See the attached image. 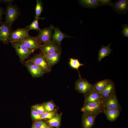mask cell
Returning a JSON list of instances; mask_svg holds the SVG:
<instances>
[{"instance_id": "obj_1", "label": "cell", "mask_w": 128, "mask_h": 128, "mask_svg": "<svg viewBox=\"0 0 128 128\" xmlns=\"http://www.w3.org/2000/svg\"><path fill=\"white\" fill-rule=\"evenodd\" d=\"M105 108L103 101L100 100L84 105L81 110L84 114L98 115L104 113Z\"/></svg>"}, {"instance_id": "obj_2", "label": "cell", "mask_w": 128, "mask_h": 128, "mask_svg": "<svg viewBox=\"0 0 128 128\" xmlns=\"http://www.w3.org/2000/svg\"><path fill=\"white\" fill-rule=\"evenodd\" d=\"M26 61L32 62L36 64L44 73H49L52 70L44 55L41 52L35 55Z\"/></svg>"}, {"instance_id": "obj_3", "label": "cell", "mask_w": 128, "mask_h": 128, "mask_svg": "<svg viewBox=\"0 0 128 128\" xmlns=\"http://www.w3.org/2000/svg\"><path fill=\"white\" fill-rule=\"evenodd\" d=\"M5 22L11 26L20 15V11L16 5L7 4L4 12Z\"/></svg>"}, {"instance_id": "obj_4", "label": "cell", "mask_w": 128, "mask_h": 128, "mask_svg": "<svg viewBox=\"0 0 128 128\" xmlns=\"http://www.w3.org/2000/svg\"><path fill=\"white\" fill-rule=\"evenodd\" d=\"M11 43L15 49L16 53L18 56L20 62L22 63L28 58L30 55L34 52L29 50L24 45L20 42H16Z\"/></svg>"}, {"instance_id": "obj_5", "label": "cell", "mask_w": 128, "mask_h": 128, "mask_svg": "<svg viewBox=\"0 0 128 128\" xmlns=\"http://www.w3.org/2000/svg\"><path fill=\"white\" fill-rule=\"evenodd\" d=\"M17 42L22 43L29 50L34 52L37 49H40L42 45L38 41L36 36L32 37L29 34Z\"/></svg>"}, {"instance_id": "obj_6", "label": "cell", "mask_w": 128, "mask_h": 128, "mask_svg": "<svg viewBox=\"0 0 128 128\" xmlns=\"http://www.w3.org/2000/svg\"><path fill=\"white\" fill-rule=\"evenodd\" d=\"M54 27L51 25L48 27L40 29L36 37L41 44H44L52 41L53 31Z\"/></svg>"}, {"instance_id": "obj_7", "label": "cell", "mask_w": 128, "mask_h": 128, "mask_svg": "<svg viewBox=\"0 0 128 128\" xmlns=\"http://www.w3.org/2000/svg\"><path fill=\"white\" fill-rule=\"evenodd\" d=\"M93 87V85L84 78H79L75 83V89L79 93L85 95L92 90Z\"/></svg>"}, {"instance_id": "obj_8", "label": "cell", "mask_w": 128, "mask_h": 128, "mask_svg": "<svg viewBox=\"0 0 128 128\" xmlns=\"http://www.w3.org/2000/svg\"><path fill=\"white\" fill-rule=\"evenodd\" d=\"M40 50L44 55H48L61 51L62 48L60 45L51 41L42 45Z\"/></svg>"}, {"instance_id": "obj_9", "label": "cell", "mask_w": 128, "mask_h": 128, "mask_svg": "<svg viewBox=\"0 0 128 128\" xmlns=\"http://www.w3.org/2000/svg\"><path fill=\"white\" fill-rule=\"evenodd\" d=\"M12 31L11 26L5 22H2L0 25V40L5 45L8 44L9 38Z\"/></svg>"}, {"instance_id": "obj_10", "label": "cell", "mask_w": 128, "mask_h": 128, "mask_svg": "<svg viewBox=\"0 0 128 128\" xmlns=\"http://www.w3.org/2000/svg\"><path fill=\"white\" fill-rule=\"evenodd\" d=\"M29 31L26 27L12 31L9 37V42H17L23 39L29 34Z\"/></svg>"}, {"instance_id": "obj_11", "label": "cell", "mask_w": 128, "mask_h": 128, "mask_svg": "<svg viewBox=\"0 0 128 128\" xmlns=\"http://www.w3.org/2000/svg\"><path fill=\"white\" fill-rule=\"evenodd\" d=\"M105 108L121 111V107L115 94L105 98L103 101Z\"/></svg>"}, {"instance_id": "obj_12", "label": "cell", "mask_w": 128, "mask_h": 128, "mask_svg": "<svg viewBox=\"0 0 128 128\" xmlns=\"http://www.w3.org/2000/svg\"><path fill=\"white\" fill-rule=\"evenodd\" d=\"M22 63L26 67L33 77H40L43 75L44 73L41 69L34 63L26 61Z\"/></svg>"}, {"instance_id": "obj_13", "label": "cell", "mask_w": 128, "mask_h": 128, "mask_svg": "<svg viewBox=\"0 0 128 128\" xmlns=\"http://www.w3.org/2000/svg\"><path fill=\"white\" fill-rule=\"evenodd\" d=\"M114 11L120 15L127 13L128 0H119L116 1L112 6Z\"/></svg>"}, {"instance_id": "obj_14", "label": "cell", "mask_w": 128, "mask_h": 128, "mask_svg": "<svg viewBox=\"0 0 128 128\" xmlns=\"http://www.w3.org/2000/svg\"><path fill=\"white\" fill-rule=\"evenodd\" d=\"M100 94L102 101L105 98L116 94L115 84L111 80L109 79L105 88Z\"/></svg>"}, {"instance_id": "obj_15", "label": "cell", "mask_w": 128, "mask_h": 128, "mask_svg": "<svg viewBox=\"0 0 128 128\" xmlns=\"http://www.w3.org/2000/svg\"><path fill=\"white\" fill-rule=\"evenodd\" d=\"M97 115L83 113L82 121V128H92L94 124L95 119Z\"/></svg>"}, {"instance_id": "obj_16", "label": "cell", "mask_w": 128, "mask_h": 128, "mask_svg": "<svg viewBox=\"0 0 128 128\" xmlns=\"http://www.w3.org/2000/svg\"><path fill=\"white\" fill-rule=\"evenodd\" d=\"M85 95L84 105L101 100L100 94L92 90Z\"/></svg>"}, {"instance_id": "obj_17", "label": "cell", "mask_w": 128, "mask_h": 128, "mask_svg": "<svg viewBox=\"0 0 128 128\" xmlns=\"http://www.w3.org/2000/svg\"><path fill=\"white\" fill-rule=\"evenodd\" d=\"M54 32L52 37V41L60 45L61 42L64 38L67 37L72 38L61 31L57 27H54Z\"/></svg>"}, {"instance_id": "obj_18", "label": "cell", "mask_w": 128, "mask_h": 128, "mask_svg": "<svg viewBox=\"0 0 128 128\" xmlns=\"http://www.w3.org/2000/svg\"><path fill=\"white\" fill-rule=\"evenodd\" d=\"M61 53V51H59L50 55H44L51 68L59 62L60 59Z\"/></svg>"}, {"instance_id": "obj_19", "label": "cell", "mask_w": 128, "mask_h": 128, "mask_svg": "<svg viewBox=\"0 0 128 128\" xmlns=\"http://www.w3.org/2000/svg\"><path fill=\"white\" fill-rule=\"evenodd\" d=\"M111 43L109 44L106 46L101 45L100 49L98 51V60L100 62L102 59L105 57L109 56L111 54L112 50L110 47Z\"/></svg>"}, {"instance_id": "obj_20", "label": "cell", "mask_w": 128, "mask_h": 128, "mask_svg": "<svg viewBox=\"0 0 128 128\" xmlns=\"http://www.w3.org/2000/svg\"><path fill=\"white\" fill-rule=\"evenodd\" d=\"M79 3L82 6L88 8L95 9L100 6L101 5L98 0H80Z\"/></svg>"}, {"instance_id": "obj_21", "label": "cell", "mask_w": 128, "mask_h": 128, "mask_svg": "<svg viewBox=\"0 0 128 128\" xmlns=\"http://www.w3.org/2000/svg\"><path fill=\"white\" fill-rule=\"evenodd\" d=\"M120 112L114 110L105 108L104 112L107 120L111 122L115 121L119 116Z\"/></svg>"}, {"instance_id": "obj_22", "label": "cell", "mask_w": 128, "mask_h": 128, "mask_svg": "<svg viewBox=\"0 0 128 128\" xmlns=\"http://www.w3.org/2000/svg\"><path fill=\"white\" fill-rule=\"evenodd\" d=\"M109 79H105L96 82L93 85L92 90L100 93L105 88Z\"/></svg>"}, {"instance_id": "obj_23", "label": "cell", "mask_w": 128, "mask_h": 128, "mask_svg": "<svg viewBox=\"0 0 128 128\" xmlns=\"http://www.w3.org/2000/svg\"><path fill=\"white\" fill-rule=\"evenodd\" d=\"M36 1L37 3L35 9V20H38L40 19H43L44 18L39 17L43 10V3L41 0H37Z\"/></svg>"}, {"instance_id": "obj_24", "label": "cell", "mask_w": 128, "mask_h": 128, "mask_svg": "<svg viewBox=\"0 0 128 128\" xmlns=\"http://www.w3.org/2000/svg\"><path fill=\"white\" fill-rule=\"evenodd\" d=\"M60 115H56L48 120L47 122L50 126L58 128L60 125Z\"/></svg>"}, {"instance_id": "obj_25", "label": "cell", "mask_w": 128, "mask_h": 128, "mask_svg": "<svg viewBox=\"0 0 128 128\" xmlns=\"http://www.w3.org/2000/svg\"><path fill=\"white\" fill-rule=\"evenodd\" d=\"M69 63L70 67L73 69H76L78 71L79 78H81L78 69L81 66H83L84 64L80 63L78 59H75L72 58L69 59Z\"/></svg>"}, {"instance_id": "obj_26", "label": "cell", "mask_w": 128, "mask_h": 128, "mask_svg": "<svg viewBox=\"0 0 128 128\" xmlns=\"http://www.w3.org/2000/svg\"><path fill=\"white\" fill-rule=\"evenodd\" d=\"M28 30H36L38 31L40 28L39 27L38 20H35L31 24L26 27Z\"/></svg>"}, {"instance_id": "obj_27", "label": "cell", "mask_w": 128, "mask_h": 128, "mask_svg": "<svg viewBox=\"0 0 128 128\" xmlns=\"http://www.w3.org/2000/svg\"><path fill=\"white\" fill-rule=\"evenodd\" d=\"M43 106L46 112H52L54 108V105L52 102H49L44 104Z\"/></svg>"}, {"instance_id": "obj_28", "label": "cell", "mask_w": 128, "mask_h": 128, "mask_svg": "<svg viewBox=\"0 0 128 128\" xmlns=\"http://www.w3.org/2000/svg\"><path fill=\"white\" fill-rule=\"evenodd\" d=\"M33 125L35 128H45L48 127L46 123L41 120L35 121Z\"/></svg>"}, {"instance_id": "obj_29", "label": "cell", "mask_w": 128, "mask_h": 128, "mask_svg": "<svg viewBox=\"0 0 128 128\" xmlns=\"http://www.w3.org/2000/svg\"><path fill=\"white\" fill-rule=\"evenodd\" d=\"M32 107L33 109L41 115L46 112L43 106L36 105L33 106Z\"/></svg>"}, {"instance_id": "obj_30", "label": "cell", "mask_w": 128, "mask_h": 128, "mask_svg": "<svg viewBox=\"0 0 128 128\" xmlns=\"http://www.w3.org/2000/svg\"><path fill=\"white\" fill-rule=\"evenodd\" d=\"M55 114V112L54 111L45 112L41 115V119H51L54 116Z\"/></svg>"}, {"instance_id": "obj_31", "label": "cell", "mask_w": 128, "mask_h": 128, "mask_svg": "<svg viewBox=\"0 0 128 128\" xmlns=\"http://www.w3.org/2000/svg\"><path fill=\"white\" fill-rule=\"evenodd\" d=\"M122 27L123 29L121 32L123 36L126 38L128 37V25L127 24H122Z\"/></svg>"}, {"instance_id": "obj_32", "label": "cell", "mask_w": 128, "mask_h": 128, "mask_svg": "<svg viewBox=\"0 0 128 128\" xmlns=\"http://www.w3.org/2000/svg\"><path fill=\"white\" fill-rule=\"evenodd\" d=\"M101 5L102 6L108 5L110 6H112L114 3L111 2V0H99Z\"/></svg>"}, {"instance_id": "obj_33", "label": "cell", "mask_w": 128, "mask_h": 128, "mask_svg": "<svg viewBox=\"0 0 128 128\" xmlns=\"http://www.w3.org/2000/svg\"><path fill=\"white\" fill-rule=\"evenodd\" d=\"M32 116L33 119L35 120L41 119V115L33 109L31 112Z\"/></svg>"}, {"instance_id": "obj_34", "label": "cell", "mask_w": 128, "mask_h": 128, "mask_svg": "<svg viewBox=\"0 0 128 128\" xmlns=\"http://www.w3.org/2000/svg\"><path fill=\"white\" fill-rule=\"evenodd\" d=\"M3 11V9L0 6V23L2 22L1 20L2 19V15L4 13Z\"/></svg>"}, {"instance_id": "obj_35", "label": "cell", "mask_w": 128, "mask_h": 128, "mask_svg": "<svg viewBox=\"0 0 128 128\" xmlns=\"http://www.w3.org/2000/svg\"><path fill=\"white\" fill-rule=\"evenodd\" d=\"M13 1L14 0H1L0 1L4 3H7L8 4L12 3Z\"/></svg>"}, {"instance_id": "obj_36", "label": "cell", "mask_w": 128, "mask_h": 128, "mask_svg": "<svg viewBox=\"0 0 128 128\" xmlns=\"http://www.w3.org/2000/svg\"><path fill=\"white\" fill-rule=\"evenodd\" d=\"M31 128H35V127H34V126L33 125L32 126Z\"/></svg>"}, {"instance_id": "obj_37", "label": "cell", "mask_w": 128, "mask_h": 128, "mask_svg": "<svg viewBox=\"0 0 128 128\" xmlns=\"http://www.w3.org/2000/svg\"><path fill=\"white\" fill-rule=\"evenodd\" d=\"M45 128H50V127H47Z\"/></svg>"}]
</instances>
